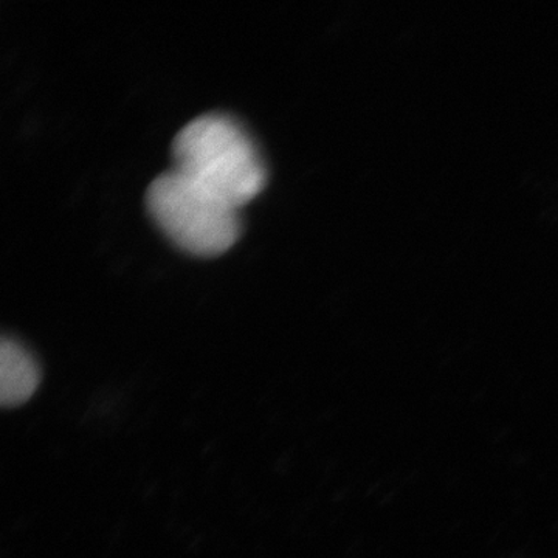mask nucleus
<instances>
[{"label":"nucleus","mask_w":558,"mask_h":558,"mask_svg":"<svg viewBox=\"0 0 558 558\" xmlns=\"http://www.w3.org/2000/svg\"><path fill=\"white\" fill-rule=\"evenodd\" d=\"M146 207L161 231L194 255H218L240 233V208L174 168L149 183Z\"/></svg>","instance_id":"2"},{"label":"nucleus","mask_w":558,"mask_h":558,"mask_svg":"<svg viewBox=\"0 0 558 558\" xmlns=\"http://www.w3.org/2000/svg\"><path fill=\"white\" fill-rule=\"evenodd\" d=\"M40 366L20 340L3 336L0 341V402L5 409L24 405L38 391Z\"/></svg>","instance_id":"3"},{"label":"nucleus","mask_w":558,"mask_h":558,"mask_svg":"<svg viewBox=\"0 0 558 558\" xmlns=\"http://www.w3.org/2000/svg\"><path fill=\"white\" fill-rule=\"evenodd\" d=\"M175 171L240 208L255 197L266 168L255 143L240 123L209 112L189 121L172 140Z\"/></svg>","instance_id":"1"}]
</instances>
